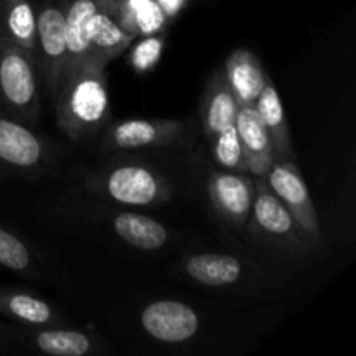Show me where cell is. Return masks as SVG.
I'll return each mask as SVG.
<instances>
[{
	"instance_id": "e0dca14e",
	"label": "cell",
	"mask_w": 356,
	"mask_h": 356,
	"mask_svg": "<svg viewBox=\"0 0 356 356\" xmlns=\"http://www.w3.org/2000/svg\"><path fill=\"white\" fill-rule=\"evenodd\" d=\"M184 271L191 280L205 287H228L242 278L243 268L235 256L204 252L188 257Z\"/></svg>"
},
{
	"instance_id": "8992f818",
	"label": "cell",
	"mask_w": 356,
	"mask_h": 356,
	"mask_svg": "<svg viewBox=\"0 0 356 356\" xmlns=\"http://www.w3.org/2000/svg\"><path fill=\"white\" fill-rule=\"evenodd\" d=\"M264 181L275 197L291 212L301 232L305 233L306 240L312 243L313 249H316L322 243L318 214L305 183V177L299 172L296 163L292 160H275L271 169L264 176Z\"/></svg>"
},
{
	"instance_id": "7a4b0ae2",
	"label": "cell",
	"mask_w": 356,
	"mask_h": 356,
	"mask_svg": "<svg viewBox=\"0 0 356 356\" xmlns=\"http://www.w3.org/2000/svg\"><path fill=\"white\" fill-rule=\"evenodd\" d=\"M33 56L0 38V111L23 122L38 120L40 87Z\"/></svg>"
},
{
	"instance_id": "7402d4cb",
	"label": "cell",
	"mask_w": 356,
	"mask_h": 356,
	"mask_svg": "<svg viewBox=\"0 0 356 356\" xmlns=\"http://www.w3.org/2000/svg\"><path fill=\"white\" fill-rule=\"evenodd\" d=\"M162 52V40L160 38H146L132 52V66L141 72L155 65Z\"/></svg>"
},
{
	"instance_id": "52a82bcc",
	"label": "cell",
	"mask_w": 356,
	"mask_h": 356,
	"mask_svg": "<svg viewBox=\"0 0 356 356\" xmlns=\"http://www.w3.org/2000/svg\"><path fill=\"white\" fill-rule=\"evenodd\" d=\"M49 146L26 124L0 111V176L6 172L30 174L44 169Z\"/></svg>"
},
{
	"instance_id": "cb8c5ba5",
	"label": "cell",
	"mask_w": 356,
	"mask_h": 356,
	"mask_svg": "<svg viewBox=\"0 0 356 356\" xmlns=\"http://www.w3.org/2000/svg\"><path fill=\"white\" fill-rule=\"evenodd\" d=\"M59 2H65V0H59Z\"/></svg>"
},
{
	"instance_id": "9c48e42d",
	"label": "cell",
	"mask_w": 356,
	"mask_h": 356,
	"mask_svg": "<svg viewBox=\"0 0 356 356\" xmlns=\"http://www.w3.org/2000/svg\"><path fill=\"white\" fill-rule=\"evenodd\" d=\"M209 198L212 207L228 225L242 229L249 222L256 184L245 172L218 170L209 179Z\"/></svg>"
},
{
	"instance_id": "30bf717a",
	"label": "cell",
	"mask_w": 356,
	"mask_h": 356,
	"mask_svg": "<svg viewBox=\"0 0 356 356\" xmlns=\"http://www.w3.org/2000/svg\"><path fill=\"white\" fill-rule=\"evenodd\" d=\"M141 325L148 336L160 343L179 344L193 339L200 329V318L191 306L162 299L143 309Z\"/></svg>"
},
{
	"instance_id": "ac0fdd59",
	"label": "cell",
	"mask_w": 356,
	"mask_h": 356,
	"mask_svg": "<svg viewBox=\"0 0 356 356\" xmlns=\"http://www.w3.org/2000/svg\"><path fill=\"white\" fill-rule=\"evenodd\" d=\"M118 238L139 250H159L169 240V229L148 216L120 212L111 221Z\"/></svg>"
},
{
	"instance_id": "277c9868",
	"label": "cell",
	"mask_w": 356,
	"mask_h": 356,
	"mask_svg": "<svg viewBox=\"0 0 356 356\" xmlns=\"http://www.w3.org/2000/svg\"><path fill=\"white\" fill-rule=\"evenodd\" d=\"M89 188L110 200L129 207L167 204L172 198L169 181L156 170L143 165H118L90 177Z\"/></svg>"
},
{
	"instance_id": "7c38bea8",
	"label": "cell",
	"mask_w": 356,
	"mask_h": 356,
	"mask_svg": "<svg viewBox=\"0 0 356 356\" xmlns=\"http://www.w3.org/2000/svg\"><path fill=\"white\" fill-rule=\"evenodd\" d=\"M236 111L238 101L229 89L222 70H218L207 82L200 104V122L207 141L235 125Z\"/></svg>"
},
{
	"instance_id": "ffe728a7",
	"label": "cell",
	"mask_w": 356,
	"mask_h": 356,
	"mask_svg": "<svg viewBox=\"0 0 356 356\" xmlns=\"http://www.w3.org/2000/svg\"><path fill=\"white\" fill-rule=\"evenodd\" d=\"M0 266L19 275H35L38 259L23 238L0 226Z\"/></svg>"
},
{
	"instance_id": "5b68a950",
	"label": "cell",
	"mask_w": 356,
	"mask_h": 356,
	"mask_svg": "<svg viewBox=\"0 0 356 356\" xmlns=\"http://www.w3.org/2000/svg\"><path fill=\"white\" fill-rule=\"evenodd\" d=\"M35 63L45 90L54 99L66 63L65 6L59 0H44L37 9Z\"/></svg>"
},
{
	"instance_id": "44dd1931",
	"label": "cell",
	"mask_w": 356,
	"mask_h": 356,
	"mask_svg": "<svg viewBox=\"0 0 356 356\" xmlns=\"http://www.w3.org/2000/svg\"><path fill=\"white\" fill-rule=\"evenodd\" d=\"M209 143H211L212 159L221 169L247 174L245 155H243L242 143H240L235 125L222 131L221 134H218Z\"/></svg>"
},
{
	"instance_id": "4fadbf2b",
	"label": "cell",
	"mask_w": 356,
	"mask_h": 356,
	"mask_svg": "<svg viewBox=\"0 0 356 356\" xmlns=\"http://www.w3.org/2000/svg\"><path fill=\"white\" fill-rule=\"evenodd\" d=\"M257 115L270 136L271 146H273L275 159L277 160H292L294 162V148H292L291 131H289L287 118H285L284 104L278 96L277 86L270 75L266 76L259 96L254 101Z\"/></svg>"
},
{
	"instance_id": "603a6c76",
	"label": "cell",
	"mask_w": 356,
	"mask_h": 356,
	"mask_svg": "<svg viewBox=\"0 0 356 356\" xmlns=\"http://www.w3.org/2000/svg\"><path fill=\"white\" fill-rule=\"evenodd\" d=\"M19 337V330L13 329V327H7L6 323L0 322V346L6 343H13Z\"/></svg>"
},
{
	"instance_id": "3957f363",
	"label": "cell",
	"mask_w": 356,
	"mask_h": 356,
	"mask_svg": "<svg viewBox=\"0 0 356 356\" xmlns=\"http://www.w3.org/2000/svg\"><path fill=\"white\" fill-rule=\"evenodd\" d=\"M256 193H254L252 211L247 226L254 238L275 247L280 252L308 254L313 252L312 243L306 240L296 219L284 204L275 197L268 188L264 177H254Z\"/></svg>"
},
{
	"instance_id": "2e32d148",
	"label": "cell",
	"mask_w": 356,
	"mask_h": 356,
	"mask_svg": "<svg viewBox=\"0 0 356 356\" xmlns=\"http://www.w3.org/2000/svg\"><path fill=\"white\" fill-rule=\"evenodd\" d=\"M37 9L30 0H0V38L33 56Z\"/></svg>"
},
{
	"instance_id": "ba28073f",
	"label": "cell",
	"mask_w": 356,
	"mask_h": 356,
	"mask_svg": "<svg viewBox=\"0 0 356 356\" xmlns=\"http://www.w3.org/2000/svg\"><path fill=\"white\" fill-rule=\"evenodd\" d=\"M186 125L177 120H145L131 118L104 131L101 146L104 152H138L163 148L183 139Z\"/></svg>"
},
{
	"instance_id": "5bb4252c",
	"label": "cell",
	"mask_w": 356,
	"mask_h": 356,
	"mask_svg": "<svg viewBox=\"0 0 356 356\" xmlns=\"http://www.w3.org/2000/svg\"><path fill=\"white\" fill-rule=\"evenodd\" d=\"M0 316L26 329L56 327L63 322L59 313L44 299L23 291L0 287Z\"/></svg>"
},
{
	"instance_id": "d4e9b609",
	"label": "cell",
	"mask_w": 356,
	"mask_h": 356,
	"mask_svg": "<svg viewBox=\"0 0 356 356\" xmlns=\"http://www.w3.org/2000/svg\"><path fill=\"white\" fill-rule=\"evenodd\" d=\"M42 2H44V0H42Z\"/></svg>"
},
{
	"instance_id": "8fae6325",
	"label": "cell",
	"mask_w": 356,
	"mask_h": 356,
	"mask_svg": "<svg viewBox=\"0 0 356 356\" xmlns=\"http://www.w3.org/2000/svg\"><path fill=\"white\" fill-rule=\"evenodd\" d=\"M235 127L245 155L247 174L252 177H264L277 159L270 136L254 104H238Z\"/></svg>"
},
{
	"instance_id": "6da1fadb",
	"label": "cell",
	"mask_w": 356,
	"mask_h": 356,
	"mask_svg": "<svg viewBox=\"0 0 356 356\" xmlns=\"http://www.w3.org/2000/svg\"><path fill=\"white\" fill-rule=\"evenodd\" d=\"M106 65L99 56H90L52 99L59 129L72 141H92L110 120Z\"/></svg>"
},
{
	"instance_id": "9a60e30c",
	"label": "cell",
	"mask_w": 356,
	"mask_h": 356,
	"mask_svg": "<svg viewBox=\"0 0 356 356\" xmlns=\"http://www.w3.org/2000/svg\"><path fill=\"white\" fill-rule=\"evenodd\" d=\"M222 73L238 104H254L268 76L259 58L247 49L233 51L226 59Z\"/></svg>"
},
{
	"instance_id": "d6986e66",
	"label": "cell",
	"mask_w": 356,
	"mask_h": 356,
	"mask_svg": "<svg viewBox=\"0 0 356 356\" xmlns=\"http://www.w3.org/2000/svg\"><path fill=\"white\" fill-rule=\"evenodd\" d=\"M28 343L40 353L52 356H83L92 351L94 343L80 330L44 327L42 330H28Z\"/></svg>"
}]
</instances>
